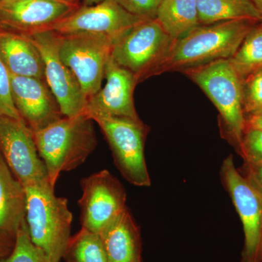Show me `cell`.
I'll return each instance as SVG.
<instances>
[{
    "mask_svg": "<svg viewBox=\"0 0 262 262\" xmlns=\"http://www.w3.org/2000/svg\"><path fill=\"white\" fill-rule=\"evenodd\" d=\"M261 22V21H260ZM258 21L232 20L201 25L174 41L157 75L185 71L221 59H229Z\"/></svg>",
    "mask_w": 262,
    "mask_h": 262,
    "instance_id": "cell-1",
    "label": "cell"
},
{
    "mask_svg": "<svg viewBox=\"0 0 262 262\" xmlns=\"http://www.w3.org/2000/svg\"><path fill=\"white\" fill-rule=\"evenodd\" d=\"M94 122L84 115L63 116L41 130L33 131L53 187L61 172L80 166L96 149L98 141Z\"/></svg>",
    "mask_w": 262,
    "mask_h": 262,
    "instance_id": "cell-2",
    "label": "cell"
},
{
    "mask_svg": "<svg viewBox=\"0 0 262 262\" xmlns=\"http://www.w3.org/2000/svg\"><path fill=\"white\" fill-rule=\"evenodd\" d=\"M24 187L30 238L46 253L49 262H60L71 237L72 213L68 201L55 194L49 180L31 183Z\"/></svg>",
    "mask_w": 262,
    "mask_h": 262,
    "instance_id": "cell-3",
    "label": "cell"
},
{
    "mask_svg": "<svg viewBox=\"0 0 262 262\" xmlns=\"http://www.w3.org/2000/svg\"><path fill=\"white\" fill-rule=\"evenodd\" d=\"M208 96L220 112L239 154L246 129L242 80L229 59H221L184 71Z\"/></svg>",
    "mask_w": 262,
    "mask_h": 262,
    "instance_id": "cell-4",
    "label": "cell"
},
{
    "mask_svg": "<svg viewBox=\"0 0 262 262\" xmlns=\"http://www.w3.org/2000/svg\"><path fill=\"white\" fill-rule=\"evenodd\" d=\"M174 41L156 18L147 19L113 42L111 57L141 82L157 75Z\"/></svg>",
    "mask_w": 262,
    "mask_h": 262,
    "instance_id": "cell-5",
    "label": "cell"
},
{
    "mask_svg": "<svg viewBox=\"0 0 262 262\" xmlns=\"http://www.w3.org/2000/svg\"><path fill=\"white\" fill-rule=\"evenodd\" d=\"M101 127L122 177L136 187H150L144 147L149 127L141 120L93 115L88 117Z\"/></svg>",
    "mask_w": 262,
    "mask_h": 262,
    "instance_id": "cell-6",
    "label": "cell"
},
{
    "mask_svg": "<svg viewBox=\"0 0 262 262\" xmlns=\"http://www.w3.org/2000/svg\"><path fill=\"white\" fill-rule=\"evenodd\" d=\"M54 34L61 61L73 72L89 100L101 89L114 41L101 34Z\"/></svg>",
    "mask_w": 262,
    "mask_h": 262,
    "instance_id": "cell-7",
    "label": "cell"
},
{
    "mask_svg": "<svg viewBox=\"0 0 262 262\" xmlns=\"http://www.w3.org/2000/svg\"><path fill=\"white\" fill-rule=\"evenodd\" d=\"M82 228L101 234L127 208V194L121 183L107 170H102L80 182Z\"/></svg>",
    "mask_w": 262,
    "mask_h": 262,
    "instance_id": "cell-8",
    "label": "cell"
},
{
    "mask_svg": "<svg viewBox=\"0 0 262 262\" xmlns=\"http://www.w3.org/2000/svg\"><path fill=\"white\" fill-rule=\"evenodd\" d=\"M221 177L242 222L244 245L241 262H258L262 237V195L236 168L232 155L224 160Z\"/></svg>",
    "mask_w": 262,
    "mask_h": 262,
    "instance_id": "cell-9",
    "label": "cell"
},
{
    "mask_svg": "<svg viewBox=\"0 0 262 262\" xmlns=\"http://www.w3.org/2000/svg\"><path fill=\"white\" fill-rule=\"evenodd\" d=\"M145 20L147 19L131 14L115 0H106L92 6H80L38 32L101 34L115 42L133 27Z\"/></svg>",
    "mask_w": 262,
    "mask_h": 262,
    "instance_id": "cell-10",
    "label": "cell"
},
{
    "mask_svg": "<svg viewBox=\"0 0 262 262\" xmlns=\"http://www.w3.org/2000/svg\"><path fill=\"white\" fill-rule=\"evenodd\" d=\"M27 35L40 52L46 82L62 115L69 117L84 115L89 99L73 72L61 61L54 33L42 32Z\"/></svg>",
    "mask_w": 262,
    "mask_h": 262,
    "instance_id": "cell-11",
    "label": "cell"
},
{
    "mask_svg": "<svg viewBox=\"0 0 262 262\" xmlns=\"http://www.w3.org/2000/svg\"><path fill=\"white\" fill-rule=\"evenodd\" d=\"M0 151L12 173L23 186L49 180L39 156L34 133L21 120L0 116Z\"/></svg>",
    "mask_w": 262,
    "mask_h": 262,
    "instance_id": "cell-12",
    "label": "cell"
},
{
    "mask_svg": "<svg viewBox=\"0 0 262 262\" xmlns=\"http://www.w3.org/2000/svg\"><path fill=\"white\" fill-rule=\"evenodd\" d=\"M106 83L90 98L84 115L126 117L139 120L134 104V90L139 82L135 76L108 57L104 69Z\"/></svg>",
    "mask_w": 262,
    "mask_h": 262,
    "instance_id": "cell-13",
    "label": "cell"
},
{
    "mask_svg": "<svg viewBox=\"0 0 262 262\" xmlns=\"http://www.w3.org/2000/svg\"><path fill=\"white\" fill-rule=\"evenodd\" d=\"M80 6L63 0H0V27L33 34Z\"/></svg>",
    "mask_w": 262,
    "mask_h": 262,
    "instance_id": "cell-14",
    "label": "cell"
},
{
    "mask_svg": "<svg viewBox=\"0 0 262 262\" xmlns=\"http://www.w3.org/2000/svg\"><path fill=\"white\" fill-rule=\"evenodd\" d=\"M10 81L15 107L31 130H41L63 117L46 80L10 74Z\"/></svg>",
    "mask_w": 262,
    "mask_h": 262,
    "instance_id": "cell-15",
    "label": "cell"
},
{
    "mask_svg": "<svg viewBox=\"0 0 262 262\" xmlns=\"http://www.w3.org/2000/svg\"><path fill=\"white\" fill-rule=\"evenodd\" d=\"M0 58L12 75L46 80L40 52L27 34L0 27Z\"/></svg>",
    "mask_w": 262,
    "mask_h": 262,
    "instance_id": "cell-16",
    "label": "cell"
},
{
    "mask_svg": "<svg viewBox=\"0 0 262 262\" xmlns=\"http://www.w3.org/2000/svg\"><path fill=\"white\" fill-rule=\"evenodd\" d=\"M107 262H143L140 229L128 208L100 234Z\"/></svg>",
    "mask_w": 262,
    "mask_h": 262,
    "instance_id": "cell-17",
    "label": "cell"
},
{
    "mask_svg": "<svg viewBox=\"0 0 262 262\" xmlns=\"http://www.w3.org/2000/svg\"><path fill=\"white\" fill-rule=\"evenodd\" d=\"M26 220V193L0 151V237L15 243Z\"/></svg>",
    "mask_w": 262,
    "mask_h": 262,
    "instance_id": "cell-18",
    "label": "cell"
},
{
    "mask_svg": "<svg viewBox=\"0 0 262 262\" xmlns=\"http://www.w3.org/2000/svg\"><path fill=\"white\" fill-rule=\"evenodd\" d=\"M156 20L174 40L201 26L198 0H161Z\"/></svg>",
    "mask_w": 262,
    "mask_h": 262,
    "instance_id": "cell-19",
    "label": "cell"
},
{
    "mask_svg": "<svg viewBox=\"0 0 262 262\" xmlns=\"http://www.w3.org/2000/svg\"><path fill=\"white\" fill-rule=\"evenodd\" d=\"M201 25L232 20L261 21V15L251 0H198Z\"/></svg>",
    "mask_w": 262,
    "mask_h": 262,
    "instance_id": "cell-20",
    "label": "cell"
},
{
    "mask_svg": "<svg viewBox=\"0 0 262 262\" xmlns=\"http://www.w3.org/2000/svg\"><path fill=\"white\" fill-rule=\"evenodd\" d=\"M229 61L242 81L253 72L262 69L261 21L256 24L248 32Z\"/></svg>",
    "mask_w": 262,
    "mask_h": 262,
    "instance_id": "cell-21",
    "label": "cell"
},
{
    "mask_svg": "<svg viewBox=\"0 0 262 262\" xmlns=\"http://www.w3.org/2000/svg\"><path fill=\"white\" fill-rule=\"evenodd\" d=\"M62 258L66 262H107L100 234L82 228L71 236Z\"/></svg>",
    "mask_w": 262,
    "mask_h": 262,
    "instance_id": "cell-22",
    "label": "cell"
},
{
    "mask_svg": "<svg viewBox=\"0 0 262 262\" xmlns=\"http://www.w3.org/2000/svg\"><path fill=\"white\" fill-rule=\"evenodd\" d=\"M0 262H49L46 253L33 244L26 220L17 232L11 252Z\"/></svg>",
    "mask_w": 262,
    "mask_h": 262,
    "instance_id": "cell-23",
    "label": "cell"
},
{
    "mask_svg": "<svg viewBox=\"0 0 262 262\" xmlns=\"http://www.w3.org/2000/svg\"><path fill=\"white\" fill-rule=\"evenodd\" d=\"M243 107L245 115L262 112V69L242 81Z\"/></svg>",
    "mask_w": 262,
    "mask_h": 262,
    "instance_id": "cell-24",
    "label": "cell"
},
{
    "mask_svg": "<svg viewBox=\"0 0 262 262\" xmlns=\"http://www.w3.org/2000/svg\"><path fill=\"white\" fill-rule=\"evenodd\" d=\"M0 116H7L21 120L15 107L12 95L10 74L0 58Z\"/></svg>",
    "mask_w": 262,
    "mask_h": 262,
    "instance_id": "cell-25",
    "label": "cell"
},
{
    "mask_svg": "<svg viewBox=\"0 0 262 262\" xmlns=\"http://www.w3.org/2000/svg\"><path fill=\"white\" fill-rule=\"evenodd\" d=\"M239 155L245 163L262 161V130L246 128Z\"/></svg>",
    "mask_w": 262,
    "mask_h": 262,
    "instance_id": "cell-26",
    "label": "cell"
},
{
    "mask_svg": "<svg viewBox=\"0 0 262 262\" xmlns=\"http://www.w3.org/2000/svg\"><path fill=\"white\" fill-rule=\"evenodd\" d=\"M131 14L144 19L156 18L161 0H115Z\"/></svg>",
    "mask_w": 262,
    "mask_h": 262,
    "instance_id": "cell-27",
    "label": "cell"
},
{
    "mask_svg": "<svg viewBox=\"0 0 262 262\" xmlns=\"http://www.w3.org/2000/svg\"><path fill=\"white\" fill-rule=\"evenodd\" d=\"M246 178L262 195V161L257 163H245Z\"/></svg>",
    "mask_w": 262,
    "mask_h": 262,
    "instance_id": "cell-28",
    "label": "cell"
},
{
    "mask_svg": "<svg viewBox=\"0 0 262 262\" xmlns=\"http://www.w3.org/2000/svg\"><path fill=\"white\" fill-rule=\"evenodd\" d=\"M246 128H254L262 130V112L248 115L246 117Z\"/></svg>",
    "mask_w": 262,
    "mask_h": 262,
    "instance_id": "cell-29",
    "label": "cell"
},
{
    "mask_svg": "<svg viewBox=\"0 0 262 262\" xmlns=\"http://www.w3.org/2000/svg\"><path fill=\"white\" fill-rule=\"evenodd\" d=\"M14 243L10 242L0 237V261L6 258L11 252Z\"/></svg>",
    "mask_w": 262,
    "mask_h": 262,
    "instance_id": "cell-30",
    "label": "cell"
},
{
    "mask_svg": "<svg viewBox=\"0 0 262 262\" xmlns=\"http://www.w3.org/2000/svg\"><path fill=\"white\" fill-rule=\"evenodd\" d=\"M106 0H82V5L81 6H92L103 3Z\"/></svg>",
    "mask_w": 262,
    "mask_h": 262,
    "instance_id": "cell-31",
    "label": "cell"
},
{
    "mask_svg": "<svg viewBox=\"0 0 262 262\" xmlns=\"http://www.w3.org/2000/svg\"><path fill=\"white\" fill-rule=\"evenodd\" d=\"M251 1L254 5V6L256 7L258 11L259 12L262 19V0H251Z\"/></svg>",
    "mask_w": 262,
    "mask_h": 262,
    "instance_id": "cell-32",
    "label": "cell"
},
{
    "mask_svg": "<svg viewBox=\"0 0 262 262\" xmlns=\"http://www.w3.org/2000/svg\"><path fill=\"white\" fill-rule=\"evenodd\" d=\"M258 262H262V237L261 244H260L259 251H258Z\"/></svg>",
    "mask_w": 262,
    "mask_h": 262,
    "instance_id": "cell-33",
    "label": "cell"
},
{
    "mask_svg": "<svg viewBox=\"0 0 262 262\" xmlns=\"http://www.w3.org/2000/svg\"><path fill=\"white\" fill-rule=\"evenodd\" d=\"M63 1L69 2V3H79V4H80V3H79L78 0H63Z\"/></svg>",
    "mask_w": 262,
    "mask_h": 262,
    "instance_id": "cell-34",
    "label": "cell"
},
{
    "mask_svg": "<svg viewBox=\"0 0 262 262\" xmlns=\"http://www.w3.org/2000/svg\"><path fill=\"white\" fill-rule=\"evenodd\" d=\"M261 22H262V19H261Z\"/></svg>",
    "mask_w": 262,
    "mask_h": 262,
    "instance_id": "cell-35",
    "label": "cell"
}]
</instances>
